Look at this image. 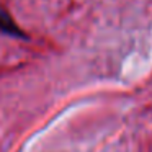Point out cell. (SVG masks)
<instances>
[{
  "label": "cell",
  "mask_w": 152,
  "mask_h": 152,
  "mask_svg": "<svg viewBox=\"0 0 152 152\" xmlns=\"http://www.w3.org/2000/svg\"><path fill=\"white\" fill-rule=\"evenodd\" d=\"M0 31L5 34H10V36L25 38V33L21 31V28L18 26L17 21L8 13V10H5L4 7H0Z\"/></svg>",
  "instance_id": "6da1fadb"
}]
</instances>
